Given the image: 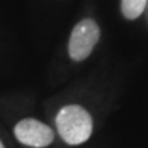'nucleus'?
Wrapping results in <instances>:
<instances>
[{
	"instance_id": "2",
	"label": "nucleus",
	"mask_w": 148,
	"mask_h": 148,
	"mask_svg": "<svg viewBox=\"0 0 148 148\" xmlns=\"http://www.w3.org/2000/svg\"><path fill=\"white\" fill-rule=\"evenodd\" d=\"M100 38V29L93 19H82L74 26L69 40V55L73 60H84Z\"/></svg>"
},
{
	"instance_id": "1",
	"label": "nucleus",
	"mask_w": 148,
	"mask_h": 148,
	"mask_svg": "<svg viewBox=\"0 0 148 148\" xmlns=\"http://www.w3.org/2000/svg\"><path fill=\"white\" fill-rule=\"evenodd\" d=\"M56 127L67 144L77 145L86 141L92 134V116L84 107L66 106L56 115Z\"/></svg>"
},
{
	"instance_id": "5",
	"label": "nucleus",
	"mask_w": 148,
	"mask_h": 148,
	"mask_svg": "<svg viewBox=\"0 0 148 148\" xmlns=\"http://www.w3.org/2000/svg\"><path fill=\"white\" fill-rule=\"evenodd\" d=\"M0 148H4V145H3V143L0 141Z\"/></svg>"
},
{
	"instance_id": "4",
	"label": "nucleus",
	"mask_w": 148,
	"mask_h": 148,
	"mask_svg": "<svg viewBox=\"0 0 148 148\" xmlns=\"http://www.w3.org/2000/svg\"><path fill=\"white\" fill-rule=\"evenodd\" d=\"M147 0H122L121 11L127 19H136L143 14Z\"/></svg>"
},
{
	"instance_id": "3",
	"label": "nucleus",
	"mask_w": 148,
	"mask_h": 148,
	"mask_svg": "<svg viewBox=\"0 0 148 148\" xmlns=\"http://www.w3.org/2000/svg\"><path fill=\"white\" fill-rule=\"evenodd\" d=\"M15 137L19 143L34 148L47 147L53 141V130L42 122L26 118L15 125Z\"/></svg>"
}]
</instances>
